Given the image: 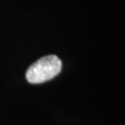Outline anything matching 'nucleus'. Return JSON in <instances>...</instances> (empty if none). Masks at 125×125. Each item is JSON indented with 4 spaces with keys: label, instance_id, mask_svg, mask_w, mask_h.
<instances>
[{
    "label": "nucleus",
    "instance_id": "obj_1",
    "mask_svg": "<svg viewBox=\"0 0 125 125\" xmlns=\"http://www.w3.org/2000/svg\"><path fill=\"white\" fill-rule=\"evenodd\" d=\"M62 69V62L54 54L42 57L32 63L26 72V79L31 84H41L55 77Z\"/></svg>",
    "mask_w": 125,
    "mask_h": 125
}]
</instances>
